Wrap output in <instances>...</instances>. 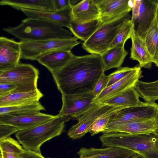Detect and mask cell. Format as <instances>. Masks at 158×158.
<instances>
[{
  "label": "cell",
  "instance_id": "obj_5",
  "mask_svg": "<svg viewBox=\"0 0 158 158\" xmlns=\"http://www.w3.org/2000/svg\"><path fill=\"white\" fill-rule=\"evenodd\" d=\"M131 17L128 13L102 22L89 39L82 43V48L90 54L102 55Z\"/></svg>",
  "mask_w": 158,
  "mask_h": 158
},
{
  "label": "cell",
  "instance_id": "obj_6",
  "mask_svg": "<svg viewBox=\"0 0 158 158\" xmlns=\"http://www.w3.org/2000/svg\"><path fill=\"white\" fill-rule=\"evenodd\" d=\"M75 36L68 39H49L36 41L19 42L21 59L37 60L42 55L52 51L64 50L71 51L81 43Z\"/></svg>",
  "mask_w": 158,
  "mask_h": 158
},
{
  "label": "cell",
  "instance_id": "obj_30",
  "mask_svg": "<svg viewBox=\"0 0 158 158\" xmlns=\"http://www.w3.org/2000/svg\"><path fill=\"white\" fill-rule=\"evenodd\" d=\"M45 107L39 101L15 106L0 107V115L8 113L31 111L45 110Z\"/></svg>",
  "mask_w": 158,
  "mask_h": 158
},
{
  "label": "cell",
  "instance_id": "obj_29",
  "mask_svg": "<svg viewBox=\"0 0 158 158\" xmlns=\"http://www.w3.org/2000/svg\"><path fill=\"white\" fill-rule=\"evenodd\" d=\"M97 156L93 158H130L136 153L125 148L115 147L95 148Z\"/></svg>",
  "mask_w": 158,
  "mask_h": 158
},
{
  "label": "cell",
  "instance_id": "obj_11",
  "mask_svg": "<svg viewBox=\"0 0 158 158\" xmlns=\"http://www.w3.org/2000/svg\"><path fill=\"white\" fill-rule=\"evenodd\" d=\"M56 116L39 111L8 113L0 115V124L12 126L19 131L46 123L53 119Z\"/></svg>",
  "mask_w": 158,
  "mask_h": 158
},
{
  "label": "cell",
  "instance_id": "obj_27",
  "mask_svg": "<svg viewBox=\"0 0 158 158\" xmlns=\"http://www.w3.org/2000/svg\"><path fill=\"white\" fill-rule=\"evenodd\" d=\"M0 158H19L24 150L18 142L10 137L0 140Z\"/></svg>",
  "mask_w": 158,
  "mask_h": 158
},
{
  "label": "cell",
  "instance_id": "obj_17",
  "mask_svg": "<svg viewBox=\"0 0 158 158\" xmlns=\"http://www.w3.org/2000/svg\"><path fill=\"white\" fill-rule=\"evenodd\" d=\"M158 127L154 119L140 121H130L121 123L109 129L102 132L106 133L120 132L131 134H138L149 133L157 131Z\"/></svg>",
  "mask_w": 158,
  "mask_h": 158
},
{
  "label": "cell",
  "instance_id": "obj_16",
  "mask_svg": "<svg viewBox=\"0 0 158 158\" xmlns=\"http://www.w3.org/2000/svg\"><path fill=\"white\" fill-rule=\"evenodd\" d=\"M71 5L58 11H45L24 9L20 10L28 18L45 19L69 28L72 21Z\"/></svg>",
  "mask_w": 158,
  "mask_h": 158
},
{
  "label": "cell",
  "instance_id": "obj_10",
  "mask_svg": "<svg viewBox=\"0 0 158 158\" xmlns=\"http://www.w3.org/2000/svg\"><path fill=\"white\" fill-rule=\"evenodd\" d=\"M39 74L38 69L31 64L19 63L10 69L0 72V83H11L17 87L36 90Z\"/></svg>",
  "mask_w": 158,
  "mask_h": 158
},
{
  "label": "cell",
  "instance_id": "obj_23",
  "mask_svg": "<svg viewBox=\"0 0 158 158\" xmlns=\"http://www.w3.org/2000/svg\"><path fill=\"white\" fill-rule=\"evenodd\" d=\"M44 95L37 89L28 92L11 93L0 98V107L12 106L39 101Z\"/></svg>",
  "mask_w": 158,
  "mask_h": 158
},
{
  "label": "cell",
  "instance_id": "obj_8",
  "mask_svg": "<svg viewBox=\"0 0 158 158\" xmlns=\"http://www.w3.org/2000/svg\"><path fill=\"white\" fill-rule=\"evenodd\" d=\"M62 104L57 116L63 117L67 122L80 117L95 103V98L92 92L82 94L67 95L61 94Z\"/></svg>",
  "mask_w": 158,
  "mask_h": 158
},
{
  "label": "cell",
  "instance_id": "obj_2",
  "mask_svg": "<svg viewBox=\"0 0 158 158\" xmlns=\"http://www.w3.org/2000/svg\"><path fill=\"white\" fill-rule=\"evenodd\" d=\"M3 31L21 41L70 39L72 33L55 23L42 19L27 18L18 25L4 28Z\"/></svg>",
  "mask_w": 158,
  "mask_h": 158
},
{
  "label": "cell",
  "instance_id": "obj_9",
  "mask_svg": "<svg viewBox=\"0 0 158 158\" xmlns=\"http://www.w3.org/2000/svg\"><path fill=\"white\" fill-rule=\"evenodd\" d=\"M158 108V104L155 102H142L123 109L110 118L105 130L123 123L153 119Z\"/></svg>",
  "mask_w": 158,
  "mask_h": 158
},
{
  "label": "cell",
  "instance_id": "obj_32",
  "mask_svg": "<svg viewBox=\"0 0 158 158\" xmlns=\"http://www.w3.org/2000/svg\"><path fill=\"white\" fill-rule=\"evenodd\" d=\"M133 31V24L131 19H130L116 36L109 49L117 46L124 47L126 41L131 38Z\"/></svg>",
  "mask_w": 158,
  "mask_h": 158
},
{
  "label": "cell",
  "instance_id": "obj_37",
  "mask_svg": "<svg viewBox=\"0 0 158 158\" xmlns=\"http://www.w3.org/2000/svg\"><path fill=\"white\" fill-rule=\"evenodd\" d=\"M19 158H47L43 156L41 152L24 149L20 155Z\"/></svg>",
  "mask_w": 158,
  "mask_h": 158
},
{
  "label": "cell",
  "instance_id": "obj_4",
  "mask_svg": "<svg viewBox=\"0 0 158 158\" xmlns=\"http://www.w3.org/2000/svg\"><path fill=\"white\" fill-rule=\"evenodd\" d=\"M65 122L63 117L56 115L46 123L19 131L16 133L15 137L24 149L41 152L40 148L44 143L63 132Z\"/></svg>",
  "mask_w": 158,
  "mask_h": 158
},
{
  "label": "cell",
  "instance_id": "obj_20",
  "mask_svg": "<svg viewBox=\"0 0 158 158\" xmlns=\"http://www.w3.org/2000/svg\"><path fill=\"white\" fill-rule=\"evenodd\" d=\"M132 45L130 58L137 61L141 68L150 69L152 60L144 40L139 36L134 30L131 37Z\"/></svg>",
  "mask_w": 158,
  "mask_h": 158
},
{
  "label": "cell",
  "instance_id": "obj_3",
  "mask_svg": "<svg viewBox=\"0 0 158 158\" xmlns=\"http://www.w3.org/2000/svg\"><path fill=\"white\" fill-rule=\"evenodd\" d=\"M99 139L103 147L127 149L143 158H158L157 131L138 134L120 132L103 133Z\"/></svg>",
  "mask_w": 158,
  "mask_h": 158
},
{
  "label": "cell",
  "instance_id": "obj_15",
  "mask_svg": "<svg viewBox=\"0 0 158 158\" xmlns=\"http://www.w3.org/2000/svg\"><path fill=\"white\" fill-rule=\"evenodd\" d=\"M102 22L129 13L134 0H94Z\"/></svg>",
  "mask_w": 158,
  "mask_h": 158
},
{
  "label": "cell",
  "instance_id": "obj_13",
  "mask_svg": "<svg viewBox=\"0 0 158 158\" xmlns=\"http://www.w3.org/2000/svg\"><path fill=\"white\" fill-rule=\"evenodd\" d=\"M21 49L19 42L6 37H0V72L5 71L19 64Z\"/></svg>",
  "mask_w": 158,
  "mask_h": 158
},
{
  "label": "cell",
  "instance_id": "obj_22",
  "mask_svg": "<svg viewBox=\"0 0 158 158\" xmlns=\"http://www.w3.org/2000/svg\"><path fill=\"white\" fill-rule=\"evenodd\" d=\"M140 97L134 87H132L98 103L113 106L130 107L141 103Z\"/></svg>",
  "mask_w": 158,
  "mask_h": 158
},
{
  "label": "cell",
  "instance_id": "obj_1",
  "mask_svg": "<svg viewBox=\"0 0 158 158\" xmlns=\"http://www.w3.org/2000/svg\"><path fill=\"white\" fill-rule=\"evenodd\" d=\"M105 72L101 56L90 54L74 55L64 66L52 74L61 94L73 95L92 92Z\"/></svg>",
  "mask_w": 158,
  "mask_h": 158
},
{
  "label": "cell",
  "instance_id": "obj_14",
  "mask_svg": "<svg viewBox=\"0 0 158 158\" xmlns=\"http://www.w3.org/2000/svg\"><path fill=\"white\" fill-rule=\"evenodd\" d=\"M142 73L141 68L139 65L134 67L133 69L123 78L103 89L95 98L93 103H98L134 87L139 79L143 77Z\"/></svg>",
  "mask_w": 158,
  "mask_h": 158
},
{
  "label": "cell",
  "instance_id": "obj_39",
  "mask_svg": "<svg viewBox=\"0 0 158 158\" xmlns=\"http://www.w3.org/2000/svg\"><path fill=\"white\" fill-rule=\"evenodd\" d=\"M154 119L158 128V108L156 110Z\"/></svg>",
  "mask_w": 158,
  "mask_h": 158
},
{
  "label": "cell",
  "instance_id": "obj_18",
  "mask_svg": "<svg viewBox=\"0 0 158 158\" xmlns=\"http://www.w3.org/2000/svg\"><path fill=\"white\" fill-rule=\"evenodd\" d=\"M72 21L82 23L100 18V13L94 0H83L71 5Z\"/></svg>",
  "mask_w": 158,
  "mask_h": 158
},
{
  "label": "cell",
  "instance_id": "obj_41",
  "mask_svg": "<svg viewBox=\"0 0 158 158\" xmlns=\"http://www.w3.org/2000/svg\"><path fill=\"white\" fill-rule=\"evenodd\" d=\"M156 19L157 25L158 27V3L157 4V8L156 11Z\"/></svg>",
  "mask_w": 158,
  "mask_h": 158
},
{
  "label": "cell",
  "instance_id": "obj_33",
  "mask_svg": "<svg viewBox=\"0 0 158 158\" xmlns=\"http://www.w3.org/2000/svg\"><path fill=\"white\" fill-rule=\"evenodd\" d=\"M133 68L134 67H120L109 74L108 76L109 81L107 87L111 85L123 78L131 72Z\"/></svg>",
  "mask_w": 158,
  "mask_h": 158
},
{
  "label": "cell",
  "instance_id": "obj_19",
  "mask_svg": "<svg viewBox=\"0 0 158 158\" xmlns=\"http://www.w3.org/2000/svg\"><path fill=\"white\" fill-rule=\"evenodd\" d=\"M74 55L71 51L58 50L42 55L37 61L52 73L64 66Z\"/></svg>",
  "mask_w": 158,
  "mask_h": 158
},
{
  "label": "cell",
  "instance_id": "obj_21",
  "mask_svg": "<svg viewBox=\"0 0 158 158\" xmlns=\"http://www.w3.org/2000/svg\"><path fill=\"white\" fill-rule=\"evenodd\" d=\"M1 6L20 10L24 9L45 11H55L54 0H2Z\"/></svg>",
  "mask_w": 158,
  "mask_h": 158
},
{
  "label": "cell",
  "instance_id": "obj_7",
  "mask_svg": "<svg viewBox=\"0 0 158 158\" xmlns=\"http://www.w3.org/2000/svg\"><path fill=\"white\" fill-rule=\"evenodd\" d=\"M158 0H134L132 21L134 31L143 40L156 18Z\"/></svg>",
  "mask_w": 158,
  "mask_h": 158
},
{
  "label": "cell",
  "instance_id": "obj_12",
  "mask_svg": "<svg viewBox=\"0 0 158 158\" xmlns=\"http://www.w3.org/2000/svg\"><path fill=\"white\" fill-rule=\"evenodd\" d=\"M116 106L99 103H95L80 117L78 123L70 128L68 135L74 139L81 138L89 132L97 119Z\"/></svg>",
  "mask_w": 158,
  "mask_h": 158
},
{
  "label": "cell",
  "instance_id": "obj_25",
  "mask_svg": "<svg viewBox=\"0 0 158 158\" xmlns=\"http://www.w3.org/2000/svg\"><path fill=\"white\" fill-rule=\"evenodd\" d=\"M102 22L100 18L82 23H77L72 21L69 28L74 36L85 42L92 35Z\"/></svg>",
  "mask_w": 158,
  "mask_h": 158
},
{
  "label": "cell",
  "instance_id": "obj_26",
  "mask_svg": "<svg viewBox=\"0 0 158 158\" xmlns=\"http://www.w3.org/2000/svg\"><path fill=\"white\" fill-rule=\"evenodd\" d=\"M134 87L145 102L155 103L158 100V80L151 82L139 80Z\"/></svg>",
  "mask_w": 158,
  "mask_h": 158
},
{
  "label": "cell",
  "instance_id": "obj_34",
  "mask_svg": "<svg viewBox=\"0 0 158 158\" xmlns=\"http://www.w3.org/2000/svg\"><path fill=\"white\" fill-rule=\"evenodd\" d=\"M109 81L108 76L103 73L96 83L92 93L96 98L107 87Z\"/></svg>",
  "mask_w": 158,
  "mask_h": 158
},
{
  "label": "cell",
  "instance_id": "obj_28",
  "mask_svg": "<svg viewBox=\"0 0 158 158\" xmlns=\"http://www.w3.org/2000/svg\"><path fill=\"white\" fill-rule=\"evenodd\" d=\"M144 40L153 63L158 56V27L156 18L146 34Z\"/></svg>",
  "mask_w": 158,
  "mask_h": 158
},
{
  "label": "cell",
  "instance_id": "obj_38",
  "mask_svg": "<svg viewBox=\"0 0 158 158\" xmlns=\"http://www.w3.org/2000/svg\"><path fill=\"white\" fill-rule=\"evenodd\" d=\"M55 11L63 10L71 4L70 0H54Z\"/></svg>",
  "mask_w": 158,
  "mask_h": 158
},
{
  "label": "cell",
  "instance_id": "obj_40",
  "mask_svg": "<svg viewBox=\"0 0 158 158\" xmlns=\"http://www.w3.org/2000/svg\"><path fill=\"white\" fill-rule=\"evenodd\" d=\"M130 158H143L139 154L135 153Z\"/></svg>",
  "mask_w": 158,
  "mask_h": 158
},
{
  "label": "cell",
  "instance_id": "obj_36",
  "mask_svg": "<svg viewBox=\"0 0 158 158\" xmlns=\"http://www.w3.org/2000/svg\"><path fill=\"white\" fill-rule=\"evenodd\" d=\"M17 87V85L14 83L9 82L0 83V98L10 94Z\"/></svg>",
  "mask_w": 158,
  "mask_h": 158
},
{
  "label": "cell",
  "instance_id": "obj_31",
  "mask_svg": "<svg viewBox=\"0 0 158 158\" xmlns=\"http://www.w3.org/2000/svg\"><path fill=\"white\" fill-rule=\"evenodd\" d=\"M130 107L117 106L114 107L97 119L93 124L89 132L90 133L91 136H94L100 132H102L106 129L111 116L119 111Z\"/></svg>",
  "mask_w": 158,
  "mask_h": 158
},
{
  "label": "cell",
  "instance_id": "obj_35",
  "mask_svg": "<svg viewBox=\"0 0 158 158\" xmlns=\"http://www.w3.org/2000/svg\"><path fill=\"white\" fill-rule=\"evenodd\" d=\"M19 130L11 125L0 124V140L10 137V135Z\"/></svg>",
  "mask_w": 158,
  "mask_h": 158
},
{
  "label": "cell",
  "instance_id": "obj_42",
  "mask_svg": "<svg viewBox=\"0 0 158 158\" xmlns=\"http://www.w3.org/2000/svg\"><path fill=\"white\" fill-rule=\"evenodd\" d=\"M155 65L158 67V56L156 60L153 62Z\"/></svg>",
  "mask_w": 158,
  "mask_h": 158
},
{
  "label": "cell",
  "instance_id": "obj_43",
  "mask_svg": "<svg viewBox=\"0 0 158 158\" xmlns=\"http://www.w3.org/2000/svg\"><path fill=\"white\" fill-rule=\"evenodd\" d=\"M157 133H158V130L157 131Z\"/></svg>",
  "mask_w": 158,
  "mask_h": 158
},
{
  "label": "cell",
  "instance_id": "obj_24",
  "mask_svg": "<svg viewBox=\"0 0 158 158\" xmlns=\"http://www.w3.org/2000/svg\"><path fill=\"white\" fill-rule=\"evenodd\" d=\"M128 54L123 46H117L107 50L100 55L105 71L121 67Z\"/></svg>",
  "mask_w": 158,
  "mask_h": 158
}]
</instances>
